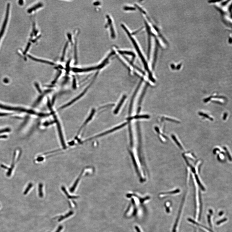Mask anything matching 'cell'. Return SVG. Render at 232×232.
Here are the masks:
<instances>
[{
    "mask_svg": "<svg viewBox=\"0 0 232 232\" xmlns=\"http://www.w3.org/2000/svg\"><path fill=\"white\" fill-rule=\"evenodd\" d=\"M4 81L5 83H7L8 82V80L6 79H5V80H4Z\"/></svg>",
    "mask_w": 232,
    "mask_h": 232,
    "instance_id": "obj_16",
    "label": "cell"
},
{
    "mask_svg": "<svg viewBox=\"0 0 232 232\" xmlns=\"http://www.w3.org/2000/svg\"><path fill=\"white\" fill-rule=\"evenodd\" d=\"M95 110L94 109L92 111L91 114V115H90L88 119H87L86 121V122L84 123V124L83 125V126H82V127H81V128H80V129L79 131V132H80V131H81V129H82V128H83V127H84V126H85L87 123H88V122L91 119H92V117H93V115H94V113H95Z\"/></svg>",
    "mask_w": 232,
    "mask_h": 232,
    "instance_id": "obj_5",
    "label": "cell"
},
{
    "mask_svg": "<svg viewBox=\"0 0 232 232\" xmlns=\"http://www.w3.org/2000/svg\"><path fill=\"white\" fill-rule=\"evenodd\" d=\"M10 113H0V116H7V115H10Z\"/></svg>",
    "mask_w": 232,
    "mask_h": 232,
    "instance_id": "obj_11",
    "label": "cell"
},
{
    "mask_svg": "<svg viewBox=\"0 0 232 232\" xmlns=\"http://www.w3.org/2000/svg\"><path fill=\"white\" fill-rule=\"evenodd\" d=\"M226 220H227V219H223V220H221V221H220L218 222L217 223V224L218 225H219L221 223H222L224 221H226Z\"/></svg>",
    "mask_w": 232,
    "mask_h": 232,
    "instance_id": "obj_12",
    "label": "cell"
},
{
    "mask_svg": "<svg viewBox=\"0 0 232 232\" xmlns=\"http://www.w3.org/2000/svg\"><path fill=\"white\" fill-rule=\"evenodd\" d=\"M30 43H29V44H28L27 47L26 49L25 50L24 52V53L25 54L27 52V50H28V49H29V47H30Z\"/></svg>",
    "mask_w": 232,
    "mask_h": 232,
    "instance_id": "obj_10",
    "label": "cell"
},
{
    "mask_svg": "<svg viewBox=\"0 0 232 232\" xmlns=\"http://www.w3.org/2000/svg\"><path fill=\"white\" fill-rule=\"evenodd\" d=\"M0 108L3 109L8 110L15 111H16L23 112H24L30 114H36L35 112L31 110H27L22 108H14V107H8L1 104H0Z\"/></svg>",
    "mask_w": 232,
    "mask_h": 232,
    "instance_id": "obj_1",
    "label": "cell"
},
{
    "mask_svg": "<svg viewBox=\"0 0 232 232\" xmlns=\"http://www.w3.org/2000/svg\"><path fill=\"white\" fill-rule=\"evenodd\" d=\"M74 213V212L73 211H70V212H68L67 214H66V215H65V216H62V217H60V219H59V221H62L63 220H64V219L66 218H68L69 216H71V215H73V214Z\"/></svg>",
    "mask_w": 232,
    "mask_h": 232,
    "instance_id": "obj_6",
    "label": "cell"
},
{
    "mask_svg": "<svg viewBox=\"0 0 232 232\" xmlns=\"http://www.w3.org/2000/svg\"><path fill=\"white\" fill-rule=\"evenodd\" d=\"M222 214H223V212H220V214H220V215H222Z\"/></svg>",
    "mask_w": 232,
    "mask_h": 232,
    "instance_id": "obj_18",
    "label": "cell"
},
{
    "mask_svg": "<svg viewBox=\"0 0 232 232\" xmlns=\"http://www.w3.org/2000/svg\"><path fill=\"white\" fill-rule=\"evenodd\" d=\"M63 191L65 193V194H66V195H67V197H68V198L70 199H76L78 198V197L77 196H70V195H69V194H68V193H67V192H66V190H65V189L64 188H63Z\"/></svg>",
    "mask_w": 232,
    "mask_h": 232,
    "instance_id": "obj_8",
    "label": "cell"
},
{
    "mask_svg": "<svg viewBox=\"0 0 232 232\" xmlns=\"http://www.w3.org/2000/svg\"><path fill=\"white\" fill-rule=\"evenodd\" d=\"M132 203H133V204H134V203H135V200H134L133 199H132Z\"/></svg>",
    "mask_w": 232,
    "mask_h": 232,
    "instance_id": "obj_17",
    "label": "cell"
},
{
    "mask_svg": "<svg viewBox=\"0 0 232 232\" xmlns=\"http://www.w3.org/2000/svg\"><path fill=\"white\" fill-rule=\"evenodd\" d=\"M19 3L20 5H22L23 4V0H19Z\"/></svg>",
    "mask_w": 232,
    "mask_h": 232,
    "instance_id": "obj_15",
    "label": "cell"
},
{
    "mask_svg": "<svg viewBox=\"0 0 232 232\" xmlns=\"http://www.w3.org/2000/svg\"><path fill=\"white\" fill-rule=\"evenodd\" d=\"M10 6V4H8V5H7V9H6V15H5V19L3 25L1 30L0 31V40L1 38L2 37L4 33L5 30V27H6V24H7V22H8L9 16Z\"/></svg>",
    "mask_w": 232,
    "mask_h": 232,
    "instance_id": "obj_2",
    "label": "cell"
},
{
    "mask_svg": "<svg viewBox=\"0 0 232 232\" xmlns=\"http://www.w3.org/2000/svg\"><path fill=\"white\" fill-rule=\"evenodd\" d=\"M10 131H11V129H10V128H5V129L0 130V134H1V133H5V132H10Z\"/></svg>",
    "mask_w": 232,
    "mask_h": 232,
    "instance_id": "obj_9",
    "label": "cell"
},
{
    "mask_svg": "<svg viewBox=\"0 0 232 232\" xmlns=\"http://www.w3.org/2000/svg\"><path fill=\"white\" fill-rule=\"evenodd\" d=\"M126 95H124L123 97L122 98V99L120 101V102L119 104L117 105V107H116V109L114 110V113L115 114H117L118 113V111H119V109H120V108L121 106L122 105L124 101L125 100L126 98Z\"/></svg>",
    "mask_w": 232,
    "mask_h": 232,
    "instance_id": "obj_3",
    "label": "cell"
},
{
    "mask_svg": "<svg viewBox=\"0 0 232 232\" xmlns=\"http://www.w3.org/2000/svg\"><path fill=\"white\" fill-rule=\"evenodd\" d=\"M35 85L36 86V87L37 89L38 90V91L39 92H41V91L37 83H35Z\"/></svg>",
    "mask_w": 232,
    "mask_h": 232,
    "instance_id": "obj_13",
    "label": "cell"
},
{
    "mask_svg": "<svg viewBox=\"0 0 232 232\" xmlns=\"http://www.w3.org/2000/svg\"><path fill=\"white\" fill-rule=\"evenodd\" d=\"M149 116L148 115H137V116H135L133 117V119H141V118H149Z\"/></svg>",
    "mask_w": 232,
    "mask_h": 232,
    "instance_id": "obj_7",
    "label": "cell"
},
{
    "mask_svg": "<svg viewBox=\"0 0 232 232\" xmlns=\"http://www.w3.org/2000/svg\"><path fill=\"white\" fill-rule=\"evenodd\" d=\"M135 228L136 230V231H137V232H141L140 230V229H139V228H138V227L137 226H135Z\"/></svg>",
    "mask_w": 232,
    "mask_h": 232,
    "instance_id": "obj_14",
    "label": "cell"
},
{
    "mask_svg": "<svg viewBox=\"0 0 232 232\" xmlns=\"http://www.w3.org/2000/svg\"><path fill=\"white\" fill-rule=\"evenodd\" d=\"M42 5H43L41 3L38 4L36 5H35V6H33L32 8L28 10L27 12L29 13H30L32 12L33 11H35L36 10H37V9H38V8L42 7Z\"/></svg>",
    "mask_w": 232,
    "mask_h": 232,
    "instance_id": "obj_4",
    "label": "cell"
}]
</instances>
